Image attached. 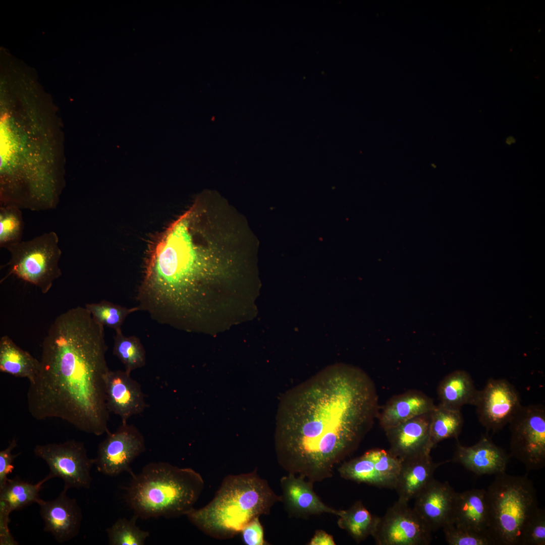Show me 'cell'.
Masks as SVG:
<instances>
[{
  "instance_id": "obj_1",
  "label": "cell",
  "mask_w": 545,
  "mask_h": 545,
  "mask_svg": "<svg viewBox=\"0 0 545 545\" xmlns=\"http://www.w3.org/2000/svg\"><path fill=\"white\" fill-rule=\"evenodd\" d=\"M250 250L237 217L220 205L196 201L149 246L137 306L160 324L195 321L203 314L208 285L241 274Z\"/></svg>"
},
{
  "instance_id": "obj_2",
  "label": "cell",
  "mask_w": 545,
  "mask_h": 545,
  "mask_svg": "<svg viewBox=\"0 0 545 545\" xmlns=\"http://www.w3.org/2000/svg\"><path fill=\"white\" fill-rule=\"evenodd\" d=\"M378 413L377 390L364 371L345 363L327 366L283 397L275 433L278 463L311 483L331 477Z\"/></svg>"
},
{
  "instance_id": "obj_3",
  "label": "cell",
  "mask_w": 545,
  "mask_h": 545,
  "mask_svg": "<svg viewBox=\"0 0 545 545\" xmlns=\"http://www.w3.org/2000/svg\"><path fill=\"white\" fill-rule=\"evenodd\" d=\"M107 349L104 326L85 307L58 315L42 341L39 370L29 383L31 416L38 420L59 418L97 436L107 433Z\"/></svg>"
},
{
  "instance_id": "obj_4",
  "label": "cell",
  "mask_w": 545,
  "mask_h": 545,
  "mask_svg": "<svg viewBox=\"0 0 545 545\" xmlns=\"http://www.w3.org/2000/svg\"><path fill=\"white\" fill-rule=\"evenodd\" d=\"M281 501L267 481L255 469L246 473L228 475L213 498L205 506L186 514L189 521L206 535L217 539H231L251 520L267 515Z\"/></svg>"
},
{
  "instance_id": "obj_5",
  "label": "cell",
  "mask_w": 545,
  "mask_h": 545,
  "mask_svg": "<svg viewBox=\"0 0 545 545\" xmlns=\"http://www.w3.org/2000/svg\"><path fill=\"white\" fill-rule=\"evenodd\" d=\"M204 487L201 475L191 468L151 462L132 476L125 498L138 518H174L194 508Z\"/></svg>"
},
{
  "instance_id": "obj_6",
  "label": "cell",
  "mask_w": 545,
  "mask_h": 545,
  "mask_svg": "<svg viewBox=\"0 0 545 545\" xmlns=\"http://www.w3.org/2000/svg\"><path fill=\"white\" fill-rule=\"evenodd\" d=\"M487 535L494 545H521L525 526L539 508L532 482L526 475L497 474L486 490Z\"/></svg>"
},
{
  "instance_id": "obj_7",
  "label": "cell",
  "mask_w": 545,
  "mask_h": 545,
  "mask_svg": "<svg viewBox=\"0 0 545 545\" xmlns=\"http://www.w3.org/2000/svg\"><path fill=\"white\" fill-rule=\"evenodd\" d=\"M5 248L9 251L11 257L3 266L8 267V271L1 283L13 275L34 285L46 294L62 275L59 266L62 250L59 246V237L54 232L45 233Z\"/></svg>"
},
{
  "instance_id": "obj_8",
  "label": "cell",
  "mask_w": 545,
  "mask_h": 545,
  "mask_svg": "<svg viewBox=\"0 0 545 545\" xmlns=\"http://www.w3.org/2000/svg\"><path fill=\"white\" fill-rule=\"evenodd\" d=\"M511 456L528 470L545 465V408L542 405L521 406L509 422Z\"/></svg>"
},
{
  "instance_id": "obj_9",
  "label": "cell",
  "mask_w": 545,
  "mask_h": 545,
  "mask_svg": "<svg viewBox=\"0 0 545 545\" xmlns=\"http://www.w3.org/2000/svg\"><path fill=\"white\" fill-rule=\"evenodd\" d=\"M33 451L48 466L49 479L59 477L64 481L63 489L90 487V470L95 460L88 456L83 443L72 440L60 444L37 445Z\"/></svg>"
},
{
  "instance_id": "obj_10",
  "label": "cell",
  "mask_w": 545,
  "mask_h": 545,
  "mask_svg": "<svg viewBox=\"0 0 545 545\" xmlns=\"http://www.w3.org/2000/svg\"><path fill=\"white\" fill-rule=\"evenodd\" d=\"M408 502L398 500L378 517L372 535L377 545H427L431 529Z\"/></svg>"
},
{
  "instance_id": "obj_11",
  "label": "cell",
  "mask_w": 545,
  "mask_h": 545,
  "mask_svg": "<svg viewBox=\"0 0 545 545\" xmlns=\"http://www.w3.org/2000/svg\"><path fill=\"white\" fill-rule=\"evenodd\" d=\"M99 445L95 464L101 473L116 476L123 472L134 473L132 462L145 449V441L140 431L134 425L121 422L117 430L108 431Z\"/></svg>"
},
{
  "instance_id": "obj_12",
  "label": "cell",
  "mask_w": 545,
  "mask_h": 545,
  "mask_svg": "<svg viewBox=\"0 0 545 545\" xmlns=\"http://www.w3.org/2000/svg\"><path fill=\"white\" fill-rule=\"evenodd\" d=\"M514 386L505 379H488L479 390L475 405L478 420L487 430H501L521 407Z\"/></svg>"
},
{
  "instance_id": "obj_13",
  "label": "cell",
  "mask_w": 545,
  "mask_h": 545,
  "mask_svg": "<svg viewBox=\"0 0 545 545\" xmlns=\"http://www.w3.org/2000/svg\"><path fill=\"white\" fill-rule=\"evenodd\" d=\"M401 460L389 451L373 449L343 463L339 468L342 477L380 488H394Z\"/></svg>"
},
{
  "instance_id": "obj_14",
  "label": "cell",
  "mask_w": 545,
  "mask_h": 545,
  "mask_svg": "<svg viewBox=\"0 0 545 545\" xmlns=\"http://www.w3.org/2000/svg\"><path fill=\"white\" fill-rule=\"evenodd\" d=\"M106 404L108 412L128 422L148 407L140 384L125 370H109L105 378Z\"/></svg>"
},
{
  "instance_id": "obj_15",
  "label": "cell",
  "mask_w": 545,
  "mask_h": 545,
  "mask_svg": "<svg viewBox=\"0 0 545 545\" xmlns=\"http://www.w3.org/2000/svg\"><path fill=\"white\" fill-rule=\"evenodd\" d=\"M67 492L63 489L56 499L47 501L42 500L38 504L44 523V530L51 533L60 543L77 535L83 517L76 499L68 497Z\"/></svg>"
},
{
  "instance_id": "obj_16",
  "label": "cell",
  "mask_w": 545,
  "mask_h": 545,
  "mask_svg": "<svg viewBox=\"0 0 545 545\" xmlns=\"http://www.w3.org/2000/svg\"><path fill=\"white\" fill-rule=\"evenodd\" d=\"M431 412L404 422L385 431L389 451L401 460L430 454L429 425Z\"/></svg>"
},
{
  "instance_id": "obj_17",
  "label": "cell",
  "mask_w": 545,
  "mask_h": 545,
  "mask_svg": "<svg viewBox=\"0 0 545 545\" xmlns=\"http://www.w3.org/2000/svg\"><path fill=\"white\" fill-rule=\"evenodd\" d=\"M456 493L448 482L434 478L414 498L413 509L432 532L452 522Z\"/></svg>"
},
{
  "instance_id": "obj_18",
  "label": "cell",
  "mask_w": 545,
  "mask_h": 545,
  "mask_svg": "<svg viewBox=\"0 0 545 545\" xmlns=\"http://www.w3.org/2000/svg\"><path fill=\"white\" fill-rule=\"evenodd\" d=\"M457 441L453 461L478 475L505 472L510 457L488 436L482 435L470 447L462 446L458 439Z\"/></svg>"
},
{
  "instance_id": "obj_19",
  "label": "cell",
  "mask_w": 545,
  "mask_h": 545,
  "mask_svg": "<svg viewBox=\"0 0 545 545\" xmlns=\"http://www.w3.org/2000/svg\"><path fill=\"white\" fill-rule=\"evenodd\" d=\"M280 484L281 501L290 515L303 517L324 513L338 515L339 510L325 505L313 491L312 483L302 477L289 473L281 478Z\"/></svg>"
},
{
  "instance_id": "obj_20",
  "label": "cell",
  "mask_w": 545,
  "mask_h": 545,
  "mask_svg": "<svg viewBox=\"0 0 545 545\" xmlns=\"http://www.w3.org/2000/svg\"><path fill=\"white\" fill-rule=\"evenodd\" d=\"M433 400L417 390H409L394 396L384 406L379 422L384 431L419 415L431 412Z\"/></svg>"
},
{
  "instance_id": "obj_21",
  "label": "cell",
  "mask_w": 545,
  "mask_h": 545,
  "mask_svg": "<svg viewBox=\"0 0 545 545\" xmlns=\"http://www.w3.org/2000/svg\"><path fill=\"white\" fill-rule=\"evenodd\" d=\"M446 461L434 463L430 454L417 456L401 460V465L394 489L398 500L408 502L434 479L435 469Z\"/></svg>"
},
{
  "instance_id": "obj_22",
  "label": "cell",
  "mask_w": 545,
  "mask_h": 545,
  "mask_svg": "<svg viewBox=\"0 0 545 545\" xmlns=\"http://www.w3.org/2000/svg\"><path fill=\"white\" fill-rule=\"evenodd\" d=\"M452 522L487 535L488 513L486 490L472 489L456 492Z\"/></svg>"
},
{
  "instance_id": "obj_23",
  "label": "cell",
  "mask_w": 545,
  "mask_h": 545,
  "mask_svg": "<svg viewBox=\"0 0 545 545\" xmlns=\"http://www.w3.org/2000/svg\"><path fill=\"white\" fill-rule=\"evenodd\" d=\"M479 393L470 374L461 370L446 375L437 390L439 404L457 410H460L465 405L475 406Z\"/></svg>"
},
{
  "instance_id": "obj_24",
  "label": "cell",
  "mask_w": 545,
  "mask_h": 545,
  "mask_svg": "<svg viewBox=\"0 0 545 545\" xmlns=\"http://www.w3.org/2000/svg\"><path fill=\"white\" fill-rule=\"evenodd\" d=\"M39 360L18 347L7 335L0 339V371L32 382L39 370Z\"/></svg>"
},
{
  "instance_id": "obj_25",
  "label": "cell",
  "mask_w": 545,
  "mask_h": 545,
  "mask_svg": "<svg viewBox=\"0 0 545 545\" xmlns=\"http://www.w3.org/2000/svg\"><path fill=\"white\" fill-rule=\"evenodd\" d=\"M463 417L460 410L454 409L440 404L431 412L429 437L431 447L440 442L458 437L463 425Z\"/></svg>"
},
{
  "instance_id": "obj_26",
  "label": "cell",
  "mask_w": 545,
  "mask_h": 545,
  "mask_svg": "<svg viewBox=\"0 0 545 545\" xmlns=\"http://www.w3.org/2000/svg\"><path fill=\"white\" fill-rule=\"evenodd\" d=\"M339 526L345 530L357 541L372 535L378 517L372 515L360 501L347 510H339Z\"/></svg>"
},
{
  "instance_id": "obj_27",
  "label": "cell",
  "mask_w": 545,
  "mask_h": 545,
  "mask_svg": "<svg viewBox=\"0 0 545 545\" xmlns=\"http://www.w3.org/2000/svg\"><path fill=\"white\" fill-rule=\"evenodd\" d=\"M47 476L35 484L22 480L18 477L7 480L0 488V500L6 501L12 511L23 509L33 503L39 504L42 500L39 497L42 484L49 480Z\"/></svg>"
},
{
  "instance_id": "obj_28",
  "label": "cell",
  "mask_w": 545,
  "mask_h": 545,
  "mask_svg": "<svg viewBox=\"0 0 545 545\" xmlns=\"http://www.w3.org/2000/svg\"><path fill=\"white\" fill-rule=\"evenodd\" d=\"M113 353L130 374L146 364V351L140 339L135 336H126L122 330L116 331Z\"/></svg>"
},
{
  "instance_id": "obj_29",
  "label": "cell",
  "mask_w": 545,
  "mask_h": 545,
  "mask_svg": "<svg viewBox=\"0 0 545 545\" xmlns=\"http://www.w3.org/2000/svg\"><path fill=\"white\" fill-rule=\"evenodd\" d=\"M84 307L98 324L112 328L115 332L122 330V324L130 314L140 310L137 306L128 308L104 300L87 303Z\"/></svg>"
},
{
  "instance_id": "obj_30",
  "label": "cell",
  "mask_w": 545,
  "mask_h": 545,
  "mask_svg": "<svg viewBox=\"0 0 545 545\" xmlns=\"http://www.w3.org/2000/svg\"><path fill=\"white\" fill-rule=\"evenodd\" d=\"M138 518L134 515L130 520L125 518L117 520L107 529L109 544L144 545L149 532L136 525Z\"/></svg>"
},
{
  "instance_id": "obj_31",
  "label": "cell",
  "mask_w": 545,
  "mask_h": 545,
  "mask_svg": "<svg viewBox=\"0 0 545 545\" xmlns=\"http://www.w3.org/2000/svg\"><path fill=\"white\" fill-rule=\"evenodd\" d=\"M19 207L1 205L0 207V246H6L22 241L24 222Z\"/></svg>"
},
{
  "instance_id": "obj_32",
  "label": "cell",
  "mask_w": 545,
  "mask_h": 545,
  "mask_svg": "<svg viewBox=\"0 0 545 545\" xmlns=\"http://www.w3.org/2000/svg\"><path fill=\"white\" fill-rule=\"evenodd\" d=\"M442 528L446 541L450 545H494L486 534L458 526L453 522Z\"/></svg>"
},
{
  "instance_id": "obj_33",
  "label": "cell",
  "mask_w": 545,
  "mask_h": 545,
  "mask_svg": "<svg viewBox=\"0 0 545 545\" xmlns=\"http://www.w3.org/2000/svg\"><path fill=\"white\" fill-rule=\"evenodd\" d=\"M545 544V511L538 508L528 521L521 545Z\"/></svg>"
},
{
  "instance_id": "obj_34",
  "label": "cell",
  "mask_w": 545,
  "mask_h": 545,
  "mask_svg": "<svg viewBox=\"0 0 545 545\" xmlns=\"http://www.w3.org/2000/svg\"><path fill=\"white\" fill-rule=\"evenodd\" d=\"M241 538L246 545H264L266 542L264 538V531L259 517L248 522L240 532Z\"/></svg>"
},
{
  "instance_id": "obj_35",
  "label": "cell",
  "mask_w": 545,
  "mask_h": 545,
  "mask_svg": "<svg viewBox=\"0 0 545 545\" xmlns=\"http://www.w3.org/2000/svg\"><path fill=\"white\" fill-rule=\"evenodd\" d=\"M17 446L15 438L10 442L8 446L0 452V488L2 487L8 479V475L14 468L13 464L15 458L20 453L13 454L12 451Z\"/></svg>"
},
{
  "instance_id": "obj_36",
  "label": "cell",
  "mask_w": 545,
  "mask_h": 545,
  "mask_svg": "<svg viewBox=\"0 0 545 545\" xmlns=\"http://www.w3.org/2000/svg\"><path fill=\"white\" fill-rule=\"evenodd\" d=\"M11 512L8 504L0 500L1 544H15V541L8 528L9 515Z\"/></svg>"
},
{
  "instance_id": "obj_37",
  "label": "cell",
  "mask_w": 545,
  "mask_h": 545,
  "mask_svg": "<svg viewBox=\"0 0 545 545\" xmlns=\"http://www.w3.org/2000/svg\"><path fill=\"white\" fill-rule=\"evenodd\" d=\"M309 544L310 545H335V542L331 535L324 531H317Z\"/></svg>"
}]
</instances>
